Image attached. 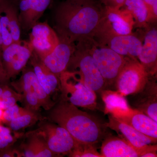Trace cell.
<instances>
[{"label": "cell", "mask_w": 157, "mask_h": 157, "mask_svg": "<svg viewBox=\"0 0 157 157\" xmlns=\"http://www.w3.org/2000/svg\"><path fill=\"white\" fill-rule=\"evenodd\" d=\"M104 8L93 0H67L55 12V28L59 39L75 43L94 37L103 15Z\"/></svg>", "instance_id": "1"}, {"label": "cell", "mask_w": 157, "mask_h": 157, "mask_svg": "<svg viewBox=\"0 0 157 157\" xmlns=\"http://www.w3.org/2000/svg\"><path fill=\"white\" fill-rule=\"evenodd\" d=\"M50 118L64 128L78 143L94 144L104 135V128L96 118L65 101L52 111Z\"/></svg>", "instance_id": "2"}, {"label": "cell", "mask_w": 157, "mask_h": 157, "mask_svg": "<svg viewBox=\"0 0 157 157\" xmlns=\"http://www.w3.org/2000/svg\"><path fill=\"white\" fill-rule=\"evenodd\" d=\"M92 57L107 85L115 83L126 61V57L120 55L93 38L87 37L77 41Z\"/></svg>", "instance_id": "3"}, {"label": "cell", "mask_w": 157, "mask_h": 157, "mask_svg": "<svg viewBox=\"0 0 157 157\" xmlns=\"http://www.w3.org/2000/svg\"><path fill=\"white\" fill-rule=\"evenodd\" d=\"M59 79L65 101L77 107L91 110L96 109V93L86 86L78 72L66 70L60 74Z\"/></svg>", "instance_id": "4"}, {"label": "cell", "mask_w": 157, "mask_h": 157, "mask_svg": "<svg viewBox=\"0 0 157 157\" xmlns=\"http://www.w3.org/2000/svg\"><path fill=\"white\" fill-rule=\"evenodd\" d=\"M76 42L67 69L78 72L88 88L95 93H101L106 86L105 80L91 56L80 43Z\"/></svg>", "instance_id": "5"}, {"label": "cell", "mask_w": 157, "mask_h": 157, "mask_svg": "<svg viewBox=\"0 0 157 157\" xmlns=\"http://www.w3.org/2000/svg\"><path fill=\"white\" fill-rule=\"evenodd\" d=\"M134 21L131 13L125 9L105 6L98 30L93 37L99 41L113 36L133 33Z\"/></svg>", "instance_id": "6"}, {"label": "cell", "mask_w": 157, "mask_h": 157, "mask_svg": "<svg viewBox=\"0 0 157 157\" xmlns=\"http://www.w3.org/2000/svg\"><path fill=\"white\" fill-rule=\"evenodd\" d=\"M150 76L137 59L126 57L115 83L117 91L124 97L137 94L143 89Z\"/></svg>", "instance_id": "7"}, {"label": "cell", "mask_w": 157, "mask_h": 157, "mask_svg": "<svg viewBox=\"0 0 157 157\" xmlns=\"http://www.w3.org/2000/svg\"><path fill=\"white\" fill-rule=\"evenodd\" d=\"M33 49L29 42L12 43L2 53L3 68L9 79L14 78L25 67L30 59Z\"/></svg>", "instance_id": "8"}, {"label": "cell", "mask_w": 157, "mask_h": 157, "mask_svg": "<svg viewBox=\"0 0 157 157\" xmlns=\"http://www.w3.org/2000/svg\"><path fill=\"white\" fill-rule=\"evenodd\" d=\"M137 34L142 42L137 59L143 65L150 76H154L157 69V23H150L144 28L139 29Z\"/></svg>", "instance_id": "9"}, {"label": "cell", "mask_w": 157, "mask_h": 157, "mask_svg": "<svg viewBox=\"0 0 157 157\" xmlns=\"http://www.w3.org/2000/svg\"><path fill=\"white\" fill-rule=\"evenodd\" d=\"M30 31L29 42L40 59L51 53L59 42L56 32L47 21L36 23Z\"/></svg>", "instance_id": "10"}, {"label": "cell", "mask_w": 157, "mask_h": 157, "mask_svg": "<svg viewBox=\"0 0 157 157\" xmlns=\"http://www.w3.org/2000/svg\"><path fill=\"white\" fill-rule=\"evenodd\" d=\"M40 135L49 149L56 155H69L78 144L66 129L59 125H46Z\"/></svg>", "instance_id": "11"}, {"label": "cell", "mask_w": 157, "mask_h": 157, "mask_svg": "<svg viewBox=\"0 0 157 157\" xmlns=\"http://www.w3.org/2000/svg\"><path fill=\"white\" fill-rule=\"evenodd\" d=\"M110 114L118 120L144 135L157 138V122L140 110L132 109L129 107L126 109H115Z\"/></svg>", "instance_id": "12"}, {"label": "cell", "mask_w": 157, "mask_h": 157, "mask_svg": "<svg viewBox=\"0 0 157 157\" xmlns=\"http://www.w3.org/2000/svg\"><path fill=\"white\" fill-rule=\"evenodd\" d=\"M97 41L120 55L132 59H137L142 46L141 40L135 33L113 36Z\"/></svg>", "instance_id": "13"}, {"label": "cell", "mask_w": 157, "mask_h": 157, "mask_svg": "<svg viewBox=\"0 0 157 157\" xmlns=\"http://www.w3.org/2000/svg\"><path fill=\"white\" fill-rule=\"evenodd\" d=\"M59 39V44L53 51L41 59L44 64L59 78L67 70L75 49V43Z\"/></svg>", "instance_id": "14"}, {"label": "cell", "mask_w": 157, "mask_h": 157, "mask_svg": "<svg viewBox=\"0 0 157 157\" xmlns=\"http://www.w3.org/2000/svg\"><path fill=\"white\" fill-rule=\"evenodd\" d=\"M51 0H20L18 21L21 29L29 31L42 17Z\"/></svg>", "instance_id": "15"}, {"label": "cell", "mask_w": 157, "mask_h": 157, "mask_svg": "<svg viewBox=\"0 0 157 157\" xmlns=\"http://www.w3.org/2000/svg\"><path fill=\"white\" fill-rule=\"evenodd\" d=\"M146 145L135 147L126 140L115 136H109L103 141L101 157H140Z\"/></svg>", "instance_id": "16"}, {"label": "cell", "mask_w": 157, "mask_h": 157, "mask_svg": "<svg viewBox=\"0 0 157 157\" xmlns=\"http://www.w3.org/2000/svg\"><path fill=\"white\" fill-rule=\"evenodd\" d=\"M106 125L123 136V139L135 147L139 148L157 142V138L144 135L112 116L109 117V122Z\"/></svg>", "instance_id": "17"}, {"label": "cell", "mask_w": 157, "mask_h": 157, "mask_svg": "<svg viewBox=\"0 0 157 157\" xmlns=\"http://www.w3.org/2000/svg\"><path fill=\"white\" fill-rule=\"evenodd\" d=\"M13 86L19 91L22 92L30 91L35 93L39 98L42 107L48 109L51 106L50 98L39 83L33 70H25L18 81L12 83Z\"/></svg>", "instance_id": "18"}, {"label": "cell", "mask_w": 157, "mask_h": 157, "mask_svg": "<svg viewBox=\"0 0 157 157\" xmlns=\"http://www.w3.org/2000/svg\"><path fill=\"white\" fill-rule=\"evenodd\" d=\"M33 70L39 83L46 94L50 96L59 85V79L44 64L39 56L33 51L30 58Z\"/></svg>", "instance_id": "19"}, {"label": "cell", "mask_w": 157, "mask_h": 157, "mask_svg": "<svg viewBox=\"0 0 157 157\" xmlns=\"http://www.w3.org/2000/svg\"><path fill=\"white\" fill-rule=\"evenodd\" d=\"M143 89L145 93H144L143 97L138 102L139 110L157 122L156 83L149 78Z\"/></svg>", "instance_id": "20"}, {"label": "cell", "mask_w": 157, "mask_h": 157, "mask_svg": "<svg viewBox=\"0 0 157 157\" xmlns=\"http://www.w3.org/2000/svg\"><path fill=\"white\" fill-rule=\"evenodd\" d=\"M0 12L9 22L13 43L21 42V28L18 21L19 9L13 0H0Z\"/></svg>", "instance_id": "21"}, {"label": "cell", "mask_w": 157, "mask_h": 157, "mask_svg": "<svg viewBox=\"0 0 157 157\" xmlns=\"http://www.w3.org/2000/svg\"><path fill=\"white\" fill-rule=\"evenodd\" d=\"M121 8L132 14L135 28H144L150 24L148 11L143 0H126Z\"/></svg>", "instance_id": "22"}, {"label": "cell", "mask_w": 157, "mask_h": 157, "mask_svg": "<svg viewBox=\"0 0 157 157\" xmlns=\"http://www.w3.org/2000/svg\"><path fill=\"white\" fill-rule=\"evenodd\" d=\"M101 93L105 105V112L110 113L113 110L129 108L124 97L117 91L104 90Z\"/></svg>", "instance_id": "23"}, {"label": "cell", "mask_w": 157, "mask_h": 157, "mask_svg": "<svg viewBox=\"0 0 157 157\" xmlns=\"http://www.w3.org/2000/svg\"><path fill=\"white\" fill-rule=\"evenodd\" d=\"M28 144L33 150L36 157H54L56 155L49 149L43 138L35 136L32 137Z\"/></svg>", "instance_id": "24"}, {"label": "cell", "mask_w": 157, "mask_h": 157, "mask_svg": "<svg viewBox=\"0 0 157 157\" xmlns=\"http://www.w3.org/2000/svg\"><path fill=\"white\" fill-rule=\"evenodd\" d=\"M37 117L34 113L29 110L25 114L11 121L8 124L11 130L14 131H18L33 123L36 120Z\"/></svg>", "instance_id": "25"}, {"label": "cell", "mask_w": 157, "mask_h": 157, "mask_svg": "<svg viewBox=\"0 0 157 157\" xmlns=\"http://www.w3.org/2000/svg\"><path fill=\"white\" fill-rule=\"evenodd\" d=\"M93 144L78 143L69 154V156L72 157H101V153L98 152Z\"/></svg>", "instance_id": "26"}, {"label": "cell", "mask_w": 157, "mask_h": 157, "mask_svg": "<svg viewBox=\"0 0 157 157\" xmlns=\"http://www.w3.org/2000/svg\"><path fill=\"white\" fill-rule=\"evenodd\" d=\"M1 20V33L2 38V51L6 47L13 43V39L11 36L10 27L6 16L0 12Z\"/></svg>", "instance_id": "27"}, {"label": "cell", "mask_w": 157, "mask_h": 157, "mask_svg": "<svg viewBox=\"0 0 157 157\" xmlns=\"http://www.w3.org/2000/svg\"><path fill=\"white\" fill-rule=\"evenodd\" d=\"M29 110H30L24 109L17 106V104H15L14 106L4 110L2 121L9 123L11 121L25 114Z\"/></svg>", "instance_id": "28"}, {"label": "cell", "mask_w": 157, "mask_h": 157, "mask_svg": "<svg viewBox=\"0 0 157 157\" xmlns=\"http://www.w3.org/2000/svg\"><path fill=\"white\" fill-rule=\"evenodd\" d=\"M11 130L0 125V149L7 148L14 142Z\"/></svg>", "instance_id": "29"}, {"label": "cell", "mask_w": 157, "mask_h": 157, "mask_svg": "<svg viewBox=\"0 0 157 157\" xmlns=\"http://www.w3.org/2000/svg\"><path fill=\"white\" fill-rule=\"evenodd\" d=\"M148 11L150 23H157V0H143Z\"/></svg>", "instance_id": "30"}, {"label": "cell", "mask_w": 157, "mask_h": 157, "mask_svg": "<svg viewBox=\"0 0 157 157\" xmlns=\"http://www.w3.org/2000/svg\"><path fill=\"white\" fill-rule=\"evenodd\" d=\"M21 94L17 93L14 95L4 99H0V108L5 110L16 104L18 101L22 100Z\"/></svg>", "instance_id": "31"}, {"label": "cell", "mask_w": 157, "mask_h": 157, "mask_svg": "<svg viewBox=\"0 0 157 157\" xmlns=\"http://www.w3.org/2000/svg\"><path fill=\"white\" fill-rule=\"evenodd\" d=\"M157 150L156 145H152L151 144L146 145L140 157H156Z\"/></svg>", "instance_id": "32"}, {"label": "cell", "mask_w": 157, "mask_h": 157, "mask_svg": "<svg viewBox=\"0 0 157 157\" xmlns=\"http://www.w3.org/2000/svg\"><path fill=\"white\" fill-rule=\"evenodd\" d=\"M9 78L4 68L0 66V85H4L9 82Z\"/></svg>", "instance_id": "33"}, {"label": "cell", "mask_w": 157, "mask_h": 157, "mask_svg": "<svg viewBox=\"0 0 157 157\" xmlns=\"http://www.w3.org/2000/svg\"><path fill=\"white\" fill-rule=\"evenodd\" d=\"M2 44L3 40L2 38V33H1V20H0V52L2 53Z\"/></svg>", "instance_id": "34"}, {"label": "cell", "mask_w": 157, "mask_h": 157, "mask_svg": "<svg viewBox=\"0 0 157 157\" xmlns=\"http://www.w3.org/2000/svg\"><path fill=\"white\" fill-rule=\"evenodd\" d=\"M5 86H6L3 85L2 86H0V99H1V97H2Z\"/></svg>", "instance_id": "35"}, {"label": "cell", "mask_w": 157, "mask_h": 157, "mask_svg": "<svg viewBox=\"0 0 157 157\" xmlns=\"http://www.w3.org/2000/svg\"><path fill=\"white\" fill-rule=\"evenodd\" d=\"M3 113L4 110L0 108V123L3 121Z\"/></svg>", "instance_id": "36"}, {"label": "cell", "mask_w": 157, "mask_h": 157, "mask_svg": "<svg viewBox=\"0 0 157 157\" xmlns=\"http://www.w3.org/2000/svg\"><path fill=\"white\" fill-rule=\"evenodd\" d=\"M0 66L3 67L2 61V53L0 52Z\"/></svg>", "instance_id": "37"}, {"label": "cell", "mask_w": 157, "mask_h": 157, "mask_svg": "<svg viewBox=\"0 0 157 157\" xmlns=\"http://www.w3.org/2000/svg\"><path fill=\"white\" fill-rule=\"evenodd\" d=\"M104 1V0H101V2H102V1Z\"/></svg>", "instance_id": "38"}]
</instances>
